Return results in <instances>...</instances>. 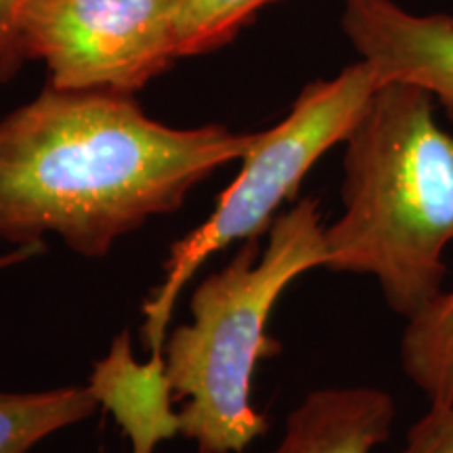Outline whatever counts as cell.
Wrapping results in <instances>:
<instances>
[{
	"label": "cell",
	"mask_w": 453,
	"mask_h": 453,
	"mask_svg": "<svg viewBox=\"0 0 453 453\" xmlns=\"http://www.w3.org/2000/svg\"><path fill=\"white\" fill-rule=\"evenodd\" d=\"M399 453H453V405H428L407 430Z\"/></svg>",
	"instance_id": "7c38bea8"
},
{
	"label": "cell",
	"mask_w": 453,
	"mask_h": 453,
	"mask_svg": "<svg viewBox=\"0 0 453 453\" xmlns=\"http://www.w3.org/2000/svg\"><path fill=\"white\" fill-rule=\"evenodd\" d=\"M396 407L376 387L317 388L288 413L271 453H373L393 434Z\"/></svg>",
	"instance_id": "ba28073f"
},
{
	"label": "cell",
	"mask_w": 453,
	"mask_h": 453,
	"mask_svg": "<svg viewBox=\"0 0 453 453\" xmlns=\"http://www.w3.org/2000/svg\"><path fill=\"white\" fill-rule=\"evenodd\" d=\"M88 390L122 428L130 441V453H154L164 441L180 434L164 350L151 353L147 364H139L128 332L113 338L110 353L95 364Z\"/></svg>",
	"instance_id": "52a82bcc"
},
{
	"label": "cell",
	"mask_w": 453,
	"mask_h": 453,
	"mask_svg": "<svg viewBox=\"0 0 453 453\" xmlns=\"http://www.w3.org/2000/svg\"><path fill=\"white\" fill-rule=\"evenodd\" d=\"M399 359L428 405H453V288L405 319Z\"/></svg>",
	"instance_id": "9c48e42d"
},
{
	"label": "cell",
	"mask_w": 453,
	"mask_h": 453,
	"mask_svg": "<svg viewBox=\"0 0 453 453\" xmlns=\"http://www.w3.org/2000/svg\"><path fill=\"white\" fill-rule=\"evenodd\" d=\"M382 81L359 59L334 78L309 82L286 118L254 133L242 168L220 194L211 217L170 246L160 288L143 304V344L162 353L179 294L212 254L267 234L283 203L296 200L303 180L332 147L344 143Z\"/></svg>",
	"instance_id": "277c9868"
},
{
	"label": "cell",
	"mask_w": 453,
	"mask_h": 453,
	"mask_svg": "<svg viewBox=\"0 0 453 453\" xmlns=\"http://www.w3.org/2000/svg\"><path fill=\"white\" fill-rule=\"evenodd\" d=\"M183 0H32L21 19L27 61L49 84L134 95L179 57Z\"/></svg>",
	"instance_id": "5b68a950"
},
{
	"label": "cell",
	"mask_w": 453,
	"mask_h": 453,
	"mask_svg": "<svg viewBox=\"0 0 453 453\" xmlns=\"http://www.w3.org/2000/svg\"><path fill=\"white\" fill-rule=\"evenodd\" d=\"M340 21L382 84H418L453 120V15H418L395 0H342Z\"/></svg>",
	"instance_id": "8992f818"
},
{
	"label": "cell",
	"mask_w": 453,
	"mask_h": 453,
	"mask_svg": "<svg viewBox=\"0 0 453 453\" xmlns=\"http://www.w3.org/2000/svg\"><path fill=\"white\" fill-rule=\"evenodd\" d=\"M97 407L88 387L0 393V453L32 451L57 430L87 420Z\"/></svg>",
	"instance_id": "30bf717a"
},
{
	"label": "cell",
	"mask_w": 453,
	"mask_h": 453,
	"mask_svg": "<svg viewBox=\"0 0 453 453\" xmlns=\"http://www.w3.org/2000/svg\"><path fill=\"white\" fill-rule=\"evenodd\" d=\"M280 0H183L179 15V57L223 49L257 17Z\"/></svg>",
	"instance_id": "8fae6325"
},
{
	"label": "cell",
	"mask_w": 453,
	"mask_h": 453,
	"mask_svg": "<svg viewBox=\"0 0 453 453\" xmlns=\"http://www.w3.org/2000/svg\"><path fill=\"white\" fill-rule=\"evenodd\" d=\"M326 225L319 202L303 197L277 214L267 246L243 242L191 296V321L166 336L164 357L174 399L185 401L180 437L197 453H243L267 434L269 420L252 405V376L281 353L267 334L277 300L292 281L326 269Z\"/></svg>",
	"instance_id": "3957f363"
},
{
	"label": "cell",
	"mask_w": 453,
	"mask_h": 453,
	"mask_svg": "<svg viewBox=\"0 0 453 453\" xmlns=\"http://www.w3.org/2000/svg\"><path fill=\"white\" fill-rule=\"evenodd\" d=\"M252 139L223 124L168 127L133 95L47 82L0 118V240L55 234L81 257L104 258L150 219L183 208Z\"/></svg>",
	"instance_id": "6da1fadb"
},
{
	"label": "cell",
	"mask_w": 453,
	"mask_h": 453,
	"mask_svg": "<svg viewBox=\"0 0 453 453\" xmlns=\"http://www.w3.org/2000/svg\"><path fill=\"white\" fill-rule=\"evenodd\" d=\"M342 214L326 226L334 273L376 280L410 319L445 290L453 243V133L437 101L411 82H384L344 139Z\"/></svg>",
	"instance_id": "7a4b0ae2"
},
{
	"label": "cell",
	"mask_w": 453,
	"mask_h": 453,
	"mask_svg": "<svg viewBox=\"0 0 453 453\" xmlns=\"http://www.w3.org/2000/svg\"><path fill=\"white\" fill-rule=\"evenodd\" d=\"M32 0H0V84L13 81L27 57L21 44V19Z\"/></svg>",
	"instance_id": "4fadbf2b"
}]
</instances>
